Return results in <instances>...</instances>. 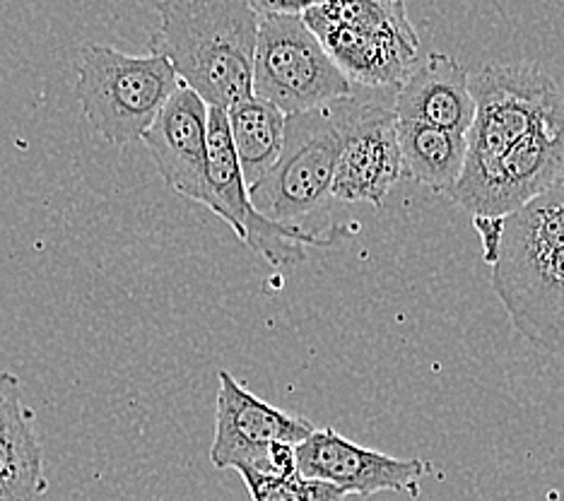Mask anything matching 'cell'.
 Listing matches in <instances>:
<instances>
[{
	"instance_id": "cell-1",
	"label": "cell",
	"mask_w": 564,
	"mask_h": 501,
	"mask_svg": "<svg viewBox=\"0 0 564 501\" xmlns=\"http://www.w3.org/2000/svg\"><path fill=\"white\" fill-rule=\"evenodd\" d=\"M155 10L150 54L170 61L182 85L225 111L253 95L261 15L247 0H160Z\"/></svg>"
},
{
	"instance_id": "cell-2",
	"label": "cell",
	"mask_w": 564,
	"mask_h": 501,
	"mask_svg": "<svg viewBox=\"0 0 564 501\" xmlns=\"http://www.w3.org/2000/svg\"><path fill=\"white\" fill-rule=\"evenodd\" d=\"M178 87L172 63L158 54L131 56L89 44L75 58V97L87 123L109 145L143 140Z\"/></svg>"
},
{
	"instance_id": "cell-3",
	"label": "cell",
	"mask_w": 564,
	"mask_h": 501,
	"mask_svg": "<svg viewBox=\"0 0 564 501\" xmlns=\"http://www.w3.org/2000/svg\"><path fill=\"white\" fill-rule=\"evenodd\" d=\"M304 22L352 85L399 89L420 66V39L405 6L324 0Z\"/></svg>"
},
{
	"instance_id": "cell-4",
	"label": "cell",
	"mask_w": 564,
	"mask_h": 501,
	"mask_svg": "<svg viewBox=\"0 0 564 501\" xmlns=\"http://www.w3.org/2000/svg\"><path fill=\"white\" fill-rule=\"evenodd\" d=\"M476 121L468 131V157L458 182L497 164L523 135L564 111L553 77L529 63H487L470 75Z\"/></svg>"
},
{
	"instance_id": "cell-5",
	"label": "cell",
	"mask_w": 564,
	"mask_h": 501,
	"mask_svg": "<svg viewBox=\"0 0 564 501\" xmlns=\"http://www.w3.org/2000/svg\"><path fill=\"white\" fill-rule=\"evenodd\" d=\"M253 95L285 116L328 109L352 97V83L300 15L261 18Z\"/></svg>"
},
{
	"instance_id": "cell-6",
	"label": "cell",
	"mask_w": 564,
	"mask_h": 501,
	"mask_svg": "<svg viewBox=\"0 0 564 501\" xmlns=\"http://www.w3.org/2000/svg\"><path fill=\"white\" fill-rule=\"evenodd\" d=\"M340 131L330 107L288 116L285 148L278 164L249 188L253 208L280 225L306 229L304 220L333 200Z\"/></svg>"
},
{
	"instance_id": "cell-7",
	"label": "cell",
	"mask_w": 564,
	"mask_h": 501,
	"mask_svg": "<svg viewBox=\"0 0 564 501\" xmlns=\"http://www.w3.org/2000/svg\"><path fill=\"white\" fill-rule=\"evenodd\" d=\"M340 131V152L333 198L371 203L381 208L405 174L399 143V116L393 107L362 101L355 95L330 107Z\"/></svg>"
},
{
	"instance_id": "cell-8",
	"label": "cell",
	"mask_w": 564,
	"mask_h": 501,
	"mask_svg": "<svg viewBox=\"0 0 564 501\" xmlns=\"http://www.w3.org/2000/svg\"><path fill=\"white\" fill-rule=\"evenodd\" d=\"M562 174L564 111L523 135L485 174L458 182L448 198L473 217H507L560 184Z\"/></svg>"
},
{
	"instance_id": "cell-9",
	"label": "cell",
	"mask_w": 564,
	"mask_h": 501,
	"mask_svg": "<svg viewBox=\"0 0 564 501\" xmlns=\"http://www.w3.org/2000/svg\"><path fill=\"white\" fill-rule=\"evenodd\" d=\"M220 391L215 405L210 460L217 470L249 466L259 470L275 444H302L316 432L314 424L261 401L227 369L217 371Z\"/></svg>"
},
{
	"instance_id": "cell-10",
	"label": "cell",
	"mask_w": 564,
	"mask_h": 501,
	"mask_svg": "<svg viewBox=\"0 0 564 501\" xmlns=\"http://www.w3.org/2000/svg\"><path fill=\"white\" fill-rule=\"evenodd\" d=\"M297 468L304 478L340 487L350 497H371L377 492L420 494V484L432 466L422 458H393L375 448L345 439L333 427L316 429L310 439L297 444Z\"/></svg>"
},
{
	"instance_id": "cell-11",
	"label": "cell",
	"mask_w": 564,
	"mask_h": 501,
	"mask_svg": "<svg viewBox=\"0 0 564 501\" xmlns=\"http://www.w3.org/2000/svg\"><path fill=\"white\" fill-rule=\"evenodd\" d=\"M162 182L178 196L213 210L210 190V107L182 85L143 135Z\"/></svg>"
},
{
	"instance_id": "cell-12",
	"label": "cell",
	"mask_w": 564,
	"mask_h": 501,
	"mask_svg": "<svg viewBox=\"0 0 564 501\" xmlns=\"http://www.w3.org/2000/svg\"><path fill=\"white\" fill-rule=\"evenodd\" d=\"M490 280L519 336L564 359V247L535 261H499Z\"/></svg>"
},
{
	"instance_id": "cell-13",
	"label": "cell",
	"mask_w": 564,
	"mask_h": 501,
	"mask_svg": "<svg viewBox=\"0 0 564 501\" xmlns=\"http://www.w3.org/2000/svg\"><path fill=\"white\" fill-rule=\"evenodd\" d=\"M393 111L399 121H413L468 135L476 121V99L470 92V75L446 54H430L413 75L395 89Z\"/></svg>"
},
{
	"instance_id": "cell-14",
	"label": "cell",
	"mask_w": 564,
	"mask_h": 501,
	"mask_svg": "<svg viewBox=\"0 0 564 501\" xmlns=\"http://www.w3.org/2000/svg\"><path fill=\"white\" fill-rule=\"evenodd\" d=\"M399 143L405 174L434 193L452 196L466 166L468 135H456L425 123L399 121Z\"/></svg>"
},
{
	"instance_id": "cell-15",
	"label": "cell",
	"mask_w": 564,
	"mask_h": 501,
	"mask_svg": "<svg viewBox=\"0 0 564 501\" xmlns=\"http://www.w3.org/2000/svg\"><path fill=\"white\" fill-rule=\"evenodd\" d=\"M564 247V184L547 188L514 215L502 217L497 261L519 263L545 259Z\"/></svg>"
},
{
	"instance_id": "cell-16",
	"label": "cell",
	"mask_w": 564,
	"mask_h": 501,
	"mask_svg": "<svg viewBox=\"0 0 564 501\" xmlns=\"http://www.w3.org/2000/svg\"><path fill=\"white\" fill-rule=\"evenodd\" d=\"M227 116L241 172L251 188L278 164L285 148L288 116L256 95L239 101Z\"/></svg>"
},
{
	"instance_id": "cell-17",
	"label": "cell",
	"mask_w": 564,
	"mask_h": 501,
	"mask_svg": "<svg viewBox=\"0 0 564 501\" xmlns=\"http://www.w3.org/2000/svg\"><path fill=\"white\" fill-rule=\"evenodd\" d=\"M249 490L251 501H343L350 497L340 487L304 478L302 472L271 475L249 466L235 468Z\"/></svg>"
},
{
	"instance_id": "cell-18",
	"label": "cell",
	"mask_w": 564,
	"mask_h": 501,
	"mask_svg": "<svg viewBox=\"0 0 564 501\" xmlns=\"http://www.w3.org/2000/svg\"><path fill=\"white\" fill-rule=\"evenodd\" d=\"M30 417H34V410L22 401L20 379L10 371H0V439Z\"/></svg>"
},
{
	"instance_id": "cell-19",
	"label": "cell",
	"mask_w": 564,
	"mask_h": 501,
	"mask_svg": "<svg viewBox=\"0 0 564 501\" xmlns=\"http://www.w3.org/2000/svg\"><path fill=\"white\" fill-rule=\"evenodd\" d=\"M247 3L259 12L261 18L271 15H300L304 18L306 12L318 8L324 0H247Z\"/></svg>"
},
{
	"instance_id": "cell-20",
	"label": "cell",
	"mask_w": 564,
	"mask_h": 501,
	"mask_svg": "<svg viewBox=\"0 0 564 501\" xmlns=\"http://www.w3.org/2000/svg\"><path fill=\"white\" fill-rule=\"evenodd\" d=\"M383 3H391V6H405V0H383Z\"/></svg>"
},
{
	"instance_id": "cell-21",
	"label": "cell",
	"mask_w": 564,
	"mask_h": 501,
	"mask_svg": "<svg viewBox=\"0 0 564 501\" xmlns=\"http://www.w3.org/2000/svg\"><path fill=\"white\" fill-rule=\"evenodd\" d=\"M562 184H564V178H562Z\"/></svg>"
}]
</instances>
